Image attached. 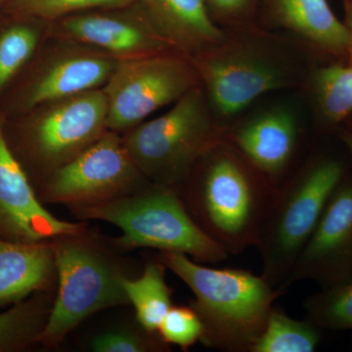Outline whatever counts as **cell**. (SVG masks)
Listing matches in <instances>:
<instances>
[{
    "label": "cell",
    "instance_id": "cell-5",
    "mask_svg": "<svg viewBox=\"0 0 352 352\" xmlns=\"http://www.w3.org/2000/svg\"><path fill=\"white\" fill-rule=\"evenodd\" d=\"M80 208V217L120 228L119 242L126 248L180 252L201 263H220L229 256L197 224L173 187L156 184L140 194Z\"/></svg>",
    "mask_w": 352,
    "mask_h": 352
},
{
    "label": "cell",
    "instance_id": "cell-13",
    "mask_svg": "<svg viewBox=\"0 0 352 352\" xmlns=\"http://www.w3.org/2000/svg\"><path fill=\"white\" fill-rule=\"evenodd\" d=\"M226 139L278 188L298 151L300 129L293 113L275 109L226 131Z\"/></svg>",
    "mask_w": 352,
    "mask_h": 352
},
{
    "label": "cell",
    "instance_id": "cell-10",
    "mask_svg": "<svg viewBox=\"0 0 352 352\" xmlns=\"http://www.w3.org/2000/svg\"><path fill=\"white\" fill-rule=\"evenodd\" d=\"M351 279L352 178L346 175L278 289L285 294L289 287L302 281L316 282L322 288H328Z\"/></svg>",
    "mask_w": 352,
    "mask_h": 352
},
{
    "label": "cell",
    "instance_id": "cell-16",
    "mask_svg": "<svg viewBox=\"0 0 352 352\" xmlns=\"http://www.w3.org/2000/svg\"><path fill=\"white\" fill-rule=\"evenodd\" d=\"M63 29L76 41L116 54L157 53L171 46L148 19L139 22L117 16L89 14L65 20Z\"/></svg>",
    "mask_w": 352,
    "mask_h": 352
},
{
    "label": "cell",
    "instance_id": "cell-18",
    "mask_svg": "<svg viewBox=\"0 0 352 352\" xmlns=\"http://www.w3.org/2000/svg\"><path fill=\"white\" fill-rule=\"evenodd\" d=\"M118 62L95 55L67 58L38 80L29 96L31 106L61 100L96 89L107 82Z\"/></svg>",
    "mask_w": 352,
    "mask_h": 352
},
{
    "label": "cell",
    "instance_id": "cell-23",
    "mask_svg": "<svg viewBox=\"0 0 352 352\" xmlns=\"http://www.w3.org/2000/svg\"><path fill=\"white\" fill-rule=\"evenodd\" d=\"M38 44V32L25 25H15L0 36V89L28 61Z\"/></svg>",
    "mask_w": 352,
    "mask_h": 352
},
{
    "label": "cell",
    "instance_id": "cell-24",
    "mask_svg": "<svg viewBox=\"0 0 352 352\" xmlns=\"http://www.w3.org/2000/svg\"><path fill=\"white\" fill-rule=\"evenodd\" d=\"M36 310L28 305H17L0 314V351H11L36 340L38 330Z\"/></svg>",
    "mask_w": 352,
    "mask_h": 352
},
{
    "label": "cell",
    "instance_id": "cell-4",
    "mask_svg": "<svg viewBox=\"0 0 352 352\" xmlns=\"http://www.w3.org/2000/svg\"><path fill=\"white\" fill-rule=\"evenodd\" d=\"M210 109L207 94L196 87L168 112L136 127L124 146L140 173L155 184H183L199 160L226 138L227 129Z\"/></svg>",
    "mask_w": 352,
    "mask_h": 352
},
{
    "label": "cell",
    "instance_id": "cell-26",
    "mask_svg": "<svg viewBox=\"0 0 352 352\" xmlns=\"http://www.w3.org/2000/svg\"><path fill=\"white\" fill-rule=\"evenodd\" d=\"M132 1L134 0H18V4L32 15L55 18L94 7L124 6Z\"/></svg>",
    "mask_w": 352,
    "mask_h": 352
},
{
    "label": "cell",
    "instance_id": "cell-19",
    "mask_svg": "<svg viewBox=\"0 0 352 352\" xmlns=\"http://www.w3.org/2000/svg\"><path fill=\"white\" fill-rule=\"evenodd\" d=\"M122 286L143 330L150 335L157 333L162 321L173 307V289L164 279V264H147L138 279L122 277Z\"/></svg>",
    "mask_w": 352,
    "mask_h": 352
},
{
    "label": "cell",
    "instance_id": "cell-27",
    "mask_svg": "<svg viewBox=\"0 0 352 352\" xmlns=\"http://www.w3.org/2000/svg\"><path fill=\"white\" fill-rule=\"evenodd\" d=\"M164 344L135 332L116 330L96 336L91 340V349L97 352H143L157 351Z\"/></svg>",
    "mask_w": 352,
    "mask_h": 352
},
{
    "label": "cell",
    "instance_id": "cell-8",
    "mask_svg": "<svg viewBox=\"0 0 352 352\" xmlns=\"http://www.w3.org/2000/svg\"><path fill=\"white\" fill-rule=\"evenodd\" d=\"M196 69L180 58L156 55L118 63L106 85L107 127L129 129L175 104L197 87Z\"/></svg>",
    "mask_w": 352,
    "mask_h": 352
},
{
    "label": "cell",
    "instance_id": "cell-25",
    "mask_svg": "<svg viewBox=\"0 0 352 352\" xmlns=\"http://www.w3.org/2000/svg\"><path fill=\"white\" fill-rule=\"evenodd\" d=\"M164 344H175L188 351L203 339L204 326L198 314L191 307H171L157 330Z\"/></svg>",
    "mask_w": 352,
    "mask_h": 352
},
{
    "label": "cell",
    "instance_id": "cell-3",
    "mask_svg": "<svg viewBox=\"0 0 352 352\" xmlns=\"http://www.w3.org/2000/svg\"><path fill=\"white\" fill-rule=\"evenodd\" d=\"M223 38L197 55L210 108L231 118L263 95L291 87L298 69L274 36L252 25L224 29Z\"/></svg>",
    "mask_w": 352,
    "mask_h": 352
},
{
    "label": "cell",
    "instance_id": "cell-15",
    "mask_svg": "<svg viewBox=\"0 0 352 352\" xmlns=\"http://www.w3.org/2000/svg\"><path fill=\"white\" fill-rule=\"evenodd\" d=\"M145 16L171 46L190 53L208 50L223 38L207 0H141Z\"/></svg>",
    "mask_w": 352,
    "mask_h": 352
},
{
    "label": "cell",
    "instance_id": "cell-9",
    "mask_svg": "<svg viewBox=\"0 0 352 352\" xmlns=\"http://www.w3.org/2000/svg\"><path fill=\"white\" fill-rule=\"evenodd\" d=\"M140 170L115 134L100 136L58 168L47 186V200L94 205L122 197Z\"/></svg>",
    "mask_w": 352,
    "mask_h": 352
},
{
    "label": "cell",
    "instance_id": "cell-31",
    "mask_svg": "<svg viewBox=\"0 0 352 352\" xmlns=\"http://www.w3.org/2000/svg\"><path fill=\"white\" fill-rule=\"evenodd\" d=\"M349 118H351V129H349V131H352V115Z\"/></svg>",
    "mask_w": 352,
    "mask_h": 352
},
{
    "label": "cell",
    "instance_id": "cell-20",
    "mask_svg": "<svg viewBox=\"0 0 352 352\" xmlns=\"http://www.w3.org/2000/svg\"><path fill=\"white\" fill-rule=\"evenodd\" d=\"M320 340V328L311 321L298 320L273 307L251 352H314Z\"/></svg>",
    "mask_w": 352,
    "mask_h": 352
},
{
    "label": "cell",
    "instance_id": "cell-2",
    "mask_svg": "<svg viewBox=\"0 0 352 352\" xmlns=\"http://www.w3.org/2000/svg\"><path fill=\"white\" fill-rule=\"evenodd\" d=\"M160 263L193 292L190 307L203 323L201 342L219 351L251 352L275 300L283 295L249 270L208 267L173 252H161Z\"/></svg>",
    "mask_w": 352,
    "mask_h": 352
},
{
    "label": "cell",
    "instance_id": "cell-30",
    "mask_svg": "<svg viewBox=\"0 0 352 352\" xmlns=\"http://www.w3.org/2000/svg\"><path fill=\"white\" fill-rule=\"evenodd\" d=\"M339 138L342 140V142L346 145L347 150H349L352 156V131H349V129L340 131Z\"/></svg>",
    "mask_w": 352,
    "mask_h": 352
},
{
    "label": "cell",
    "instance_id": "cell-11",
    "mask_svg": "<svg viewBox=\"0 0 352 352\" xmlns=\"http://www.w3.org/2000/svg\"><path fill=\"white\" fill-rule=\"evenodd\" d=\"M82 233V226L57 219L39 203L0 126V238L38 244Z\"/></svg>",
    "mask_w": 352,
    "mask_h": 352
},
{
    "label": "cell",
    "instance_id": "cell-29",
    "mask_svg": "<svg viewBox=\"0 0 352 352\" xmlns=\"http://www.w3.org/2000/svg\"><path fill=\"white\" fill-rule=\"evenodd\" d=\"M344 25L349 34V46L347 51L349 64H352V0H344Z\"/></svg>",
    "mask_w": 352,
    "mask_h": 352
},
{
    "label": "cell",
    "instance_id": "cell-22",
    "mask_svg": "<svg viewBox=\"0 0 352 352\" xmlns=\"http://www.w3.org/2000/svg\"><path fill=\"white\" fill-rule=\"evenodd\" d=\"M308 320L320 329L352 330V279L322 288L305 300Z\"/></svg>",
    "mask_w": 352,
    "mask_h": 352
},
{
    "label": "cell",
    "instance_id": "cell-6",
    "mask_svg": "<svg viewBox=\"0 0 352 352\" xmlns=\"http://www.w3.org/2000/svg\"><path fill=\"white\" fill-rule=\"evenodd\" d=\"M344 177L346 168L342 161L318 157L278 187L256 245L263 261L261 276L275 288L284 283Z\"/></svg>",
    "mask_w": 352,
    "mask_h": 352
},
{
    "label": "cell",
    "instance_id": "cell-12",
    "mask_svg": "<svg viewBox=\"0 0 352 352\" xmlns=\"http://www.w3.org/2000/svg\"><path fill=\"white\" fill-rule=\"evenodd\" d=\"M107 117L104 89L69 97L39 120L34 127V144L47 161H69L100 138Z\"/></svg>",
    "mask_w": 352,
    "mask_h": 352
},
{
    "label": "cell",
    "instance_id": "cell-1",
    "mask_svg": "<svg viewBox=\"0 0 352 352\" xmlns=\"http://www.w3.org/2000/svg\"><path fill=\"white\" fill-rule=\"evenodd\" d=\"M194 168L184 204L197 224L228 254L256 247L276 187L226 138Z\"/></svg>",
    "mask_w": 352,
    "mask_h": 352
},
{
    "label": "cell",
    "instance_id": "cell-21",
    "mask_svg": "<svg viewBox=\"0 0 352 352\" xmlns=\"http://www.w3.org/2000/svg\"><path fill=\"white\" fill-rule=\"evenodd\" d=\"M315 103L322 120L340 124L352 115V64L333 65L315 72L312 78Z\"/></svg>",
    "mask_w": 352,
    "mask_h": 352
},
{
    "label": "cell",
    "instance_id": "cell-14",
    "mask_svg": "<svg viewBox=\"0 0 352 352\" xmlns=\"http://www.w3.org/2000/svg\"><path fill=\"white\" fill-rule=\"evenodd\" d=\"M263 19L291 32L310 47L333 57H347L349 34L328 0H261Z\"/></svg>",
    "mask_w": 352,
    "mask_h": 352
},
{
    "label": "cell",
    "instance_id": "cell-17",
    "mask_svg": "<svg viewBox=\"0 0 352 352\" xmlns=\"http://www.w3.org/2000/svg\"><path fill=\"white\" fill-rule=\"evenodd\" d=\"M52 250L0 238V305L18 302L45 285L54 265Z\"/></svg>",
    "mask_w": 352,
    "mask_h": 352
},
{
    "label": "cell",
    "instance_id": "cell-28",
    "mask_svg": "<svg viewBox=\"0 0 352 352\" xmlns=\"http://www.w3.org/2000/svg\"><path fill=\"white\" fill-rule=\"evenodd\" d=\"M261 0H207L215 22L227 29L251 25ZM223 28V29H224Z\"/></svg>",
    "mask_w": 352,
    "mask_h": 352
},
{
    "label": "cell",
    "instance_id": "cell-7",
    "mask_svg": "<svg viewBox=\"0 0 352 352\" xmlns=\"http://www.w3.org/2000/svg\"><path fill=\"white\" fill-rule=\"evenodd\" d=\"M52 252L59 288L36 339L47 344L63 339L90 315L129 302L122 276L94 249L76 241H63Z\"/></svg>",
    "mask_w": 352,
    "mask_h": 352
}]
</instances>
